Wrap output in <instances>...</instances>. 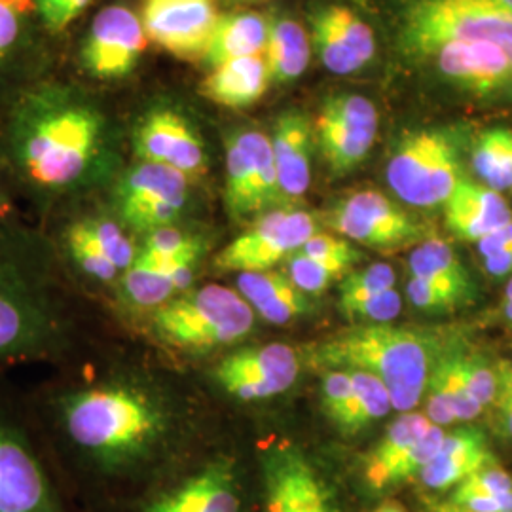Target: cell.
I'll return each mask as SVG.
<instances>
[{"label": "cell", "instance_id": "54", "mask_svg": "<svg viewBox=\"0 0 512 512\" xmlns=\"http://www.w3.org/2000/svg\"><path fill=\"white\" fill-rule=\"evenodd\" d=\"M427 512H454L448 501H425Z\"/></svg>", "mask_w": 512, "mask_h": 512}, {"label": "cell", "instance_id": "11", "mask_svg": "<svg viewBox=\"0 0 512 512\" xmlns=\"http://www.w3.org/2000/svg\"><path fill=\"white\" fill-rule=\"evenodd\" d=\"M459 179L458 150L435 129L406 135L387 164V183L395 196L420 209L444 205Z\"/></svg>", "mask_w": 512, "mask_h": 512}, {"label": "cell", "instance_id": "12", "mask_svg": "<svg viewBox=\"0 0 512 512\" xmlns=\"http://www.w3.org/2000/svg\"><path fill=\"white\" fill-rule=\"evenodd\" d=\"M412 52L446 40L486 42L512 55V14L495 0H418L406 16Z\"/></svg>", "mask_w": 512, "mask_h": 512}, {"label": "cell", "instance_id": "41", "mask_svg": "<svg viewBox=\"0 0 512 512\" xmlns=\"http://www.w3.org/2000/svg\"><path fill=\"white\" fill-rule=\"evenodd\" d=\"M461 365L465 372V380L473 393L476 401L482 408H488L494 404L495 391H497V376L495 366L486 363L478 355L461 353Z\"/></svg>", "mask_w": 512, "mask_h": 512}, {"label": "cell", "instance_id": "53", "mask_svg": "<svg viewBox=\"0 0 512 512\" xmlns=\"http://www.w3.org/2000/svg\"><path fill=\"white\" fill-rule=\"evenodd\" d=\"M92 0H67V8H65V25L69 27L73 23L74 19L78 18L86 6L90 4Z\"/></svg>", "mask_w": 512, "mask_h": 512}, {"label": "cell", "instance_id": "37", "mask_svg": "<svg viewBox=\"0 0 512 512\" xmlns=\"http://www.w3.org/2000/svg\"><path fill=\"white\" fill-rule=\"evenodd\" d=\"M285 266V274L291 277L294 285L308 294H321L329 289L336 279H344L349 274V264L329 262L321 258L294 253L289 256Z\"/></svg>", "mask_w": 512, "mask_h": 512}, {"label": "cell", "instance_id": "2", "mask_svg": "<svg viewBox=\"0 0 512 512\" xmlns=\"http://www.w3.org/2000/svg\"><path fill=\"white\" fill-rule=\"evenodd\" d=\"M118 327L74 283L44 228L0 222V374L61 365Z\"/></svg>", "mask_w": 512, "mask_h": 512}, {"label": "cell", "instance_id": "46", "mask_svg": "<svg viewBox=\"0 0 512 512\" xmlns=\"http://www.w3.org/2000/svg\"><path fill=\"white\" fill-rule=\"evenodd\" d=\"M353 395V378L349 370H329L323 378V408L332 423L346 410Z\"/></svg>", "mask_w": 512, "mask_h": 512}, {"label": "cell", "instance_id": "38", "mask_svg": "<svg viewBox=\"0 0 512 512\" xmlns=\"http://www.w3.org/2000/svg\"><path fill=\"white\" fill-rule=\"evenodd\" d=\"M340 308L351 321L361 319V321H368L370 325H385L401 315L403 298L399 291L391 289V291L366 296L359 300L340 302Z\"/></svg>", "mask_w": 512, "mask_h": 512}, {"label": "cell", "instance_id": "1", "mask_svg": "<svg viewBox=\"0 0 512 512\" xmlns=\"http://www.w3.org/2000/svg\"><path fill=\"white\" fill-rule=\"evenodd\" d=\"M183 370L118 327L25 387L42 450L74 511H110L190 458L186 410L171 387Z\"/></svg>", "mask_w": 512, "mask_h": 512}, {"label": "cell", "instance_id": "7", "mask_svg": "<svg viewBox=\"0 0 512 512\" xmlns=\"http://www.w3.org/2000/svg\"><path fill=\"white\" fill-rule=\"evenodd\" d=\"M211 245L203 232L184 224L143 236L133 266L110 300L114 319L137 332L152 311L196 287Z\"/></svg>", "mask_w": 512, "mask_h": 512}, {"label": "cell", "instance_id": "18", "mask_svg": "<svg viewBox=\"0 0 512 512\" xmlns=\"http://www.w3.org/2000/svg\"><path fill=\"white\" fill-rule=\"evenodd\" d=\"M133 160L169 165L200 183L209 173L202 135L181 112L167 107L148 110L131 131Z\"/></svg>", "mask_w": 512, "mask_h": 512}, {"label": "cell", "instance_id": "13", "mask_svg": "<svg viewBox=\"0 0 512 512\" xmlns=\"http://www.w3.org/2000/svg\"><path fill=\"white\" fill-rule=\"evenodd\" d=\"M317 234L315 217L294 207H277L253 220L239 236L211 256L217 274L268 272Z\"/></svg>", "mask_w": 512, "mask_h": 512}, {"label": "cell", "instance_id": "55", "mask_svg": "<svg viewBox=\"0 0 512 512\" xmlns=\"http://www.w3.org/2000/svg\"><path fill=\"white\" fill-rule=\"evenodd\" d=\"M370 512H406L404 511L401 503H395V501H385L382 505H378L374 511Z\"/></svg>", "mask_w": 512, "mask_h": 512}, {"label": "cell", "instance_id": "59", "mask_svg": "<svg viewBox=\"0 0 512 512\" xmlns=\"http://www.w3.org/2000/svg\"><path fill=\"white\" fill-rule=\"evenodd\" d=\"M234 2H260V0H234Z\"/></svg>", "mask_w": 512, "mask_h": 512}, {"label": "cell", "instance_id": "8", "mask_svg": "<svg viewBox=\"0 0 512 512\" xmlns=\"http://www.w3.org/2000/svg\"><path fill=\"white\" fill-rule=\"evenodd\" d=\"M0 512H76L42 450L25 387L0 374Z\"/></svg>", "mask_w": 512, "mask_h": 512}, {"label": "cell", "instance_id": "58", "mask_svg": "<svg viewBox=\"0 0 512 512\" xmlns=\"http://www.w3.org/2000/svg\"><path fill=\"white\" fill-rule=\"evenodd\" d=\"M505 300H512V277L511 281L507 283V289H505Z\"/></svg>", "mask_w": 512, "mask_h": 512}, {"label": "cell", "instance_id": "36", "mask_svg": "<svg viewBox=\"0 0 512 512\" xmlns=\"http://www.w3.org/2000/svg\"><path fill=\"white\" fill-rule=\"evenodd\" d=\"M429 382L442 389V393L452 404V410L458 421H473L482 414L484 408L476 401L469 389L463 365H461V353L458 351L439 355L429 374Z\"/></svg>", "mask_w": 512, "mask_h": 512}, {"label": "cell", "instance_id": "29", "mask_svg": "<svg viewBox=\"0 0 512 512\" xmlns=\"http://www.w3.org/2000/svg\"><path fill=\"white\" fill-rule=\"evenodd\" d=\"M270 35V21L256 12H238L220 16L217 29L203 55V63L215 69L222 63L264 55Z\"/></svg>", "mask_w": 512, "mask_h": 512}, {"label": "cell", "instance_id": "34", "mask_svg": "<svg viewBox=\"0 0 512 512\" xmlns=\"http://www.w3.org/2000/svg\"><path fill=\"white\" fill-rule=\"evenodd\" d=\"M236 135L243 148L247 150V156L251 162L256 217H260L285 203L279 188L277 169H275L272 139L266 133L256 129H239Z\"/></svg>", "mask_w": 512, "mask_h": 512}, {"label": "cell", "instance_id": "33", "mask_svg": "<svg viewBox=\"0 0 512 512\" xmlns=\"http://www.w3.org/2000/svg\"><path fill=\"white\" fill-rule=\"evenodd\" d=\"M353 378V395L349 399L346 410L334 423L344 435L353 437L365 431L368 425L374 421L382 420L393 410L391 395L387 391L384 382H380L376 376L361 372V370H349Z\"/></svg>", "mask_w": 512, "mask_h": 512}, {"label": "cell", "instance_id": "48", "mask_svg": "<svg viewBox=\"0 0 512 512\" xmlns=\"http://www.w3.org/2000/svg\"><path fill=\"white\" fill-rule=\"evenodd\" d=\"M427 399H425V416L433 425L439 427H448L452 423H456L458 418L452 410V404L446 399V395L442 393V389L431 382H427Z\"/></svg>", "mask_w": 512, "mask_h": 512}, {"label": "cell", "instance_id": "9", "mask_svg": "<svg viewBox=\"0 0 512 512\" xmlns=\"http://www.w3.org/2000/svg\"><path fill=\"white\" fill-rule=\"evenodd\" d=\"M239 461L226 448L196 452L143 494L107 512H243Z\"/></svg>", "mask_w": 512, "mask_h": 512}, {"label": "cell", "instance_id": "44", "mask_svg": "<svg viewBox=\"0 0 512 512\" xmlns=\"http://www.w3.org/2000/svg\"><path fill=\"white\" fill-rule=\"evenodd\" d=\"M302 255L313 256V258H321V260H329V262H344V264H355L361 253L349 243L348 239L342 236H334L327 232H317L313 234L298 251Z\"/></svg>", "mask_w": 512, "mask_h": 512}, {"label": "cell", "instance_id": "14", "mask_svg": "<svg viewBox=\"0 0 512 512\" xmlns=\"http://www.w3.org/2000/svg\"><path fill=\"white\" fill-rule=\"evenodd\" d=\"M300 359L291 346H238L211 359L203 382L234 403H258L287 391L298 378Z\"/></svg>", "mask_w": 512, "mask_h": 512}, {"label": "cell", "instance_id": "3", "mask_svg": "<svg viewBox=\"0 0 512 512\" xmlns=\"http://www.w3.org/2000/svg\"><path fill=\"white\" fill-rule=\"evenodd\" d=\"M0 164L12 188L57 215L105 196L126 162L103 110L69 88H42L14 110Z\"/></svg>", "mask_w": 512, "mask_h": 512}, {"label": "cell", "instance_id": "43", "mask_svg": "<svg viewBox=\"0 0 512 512\" xmlns=\"http://www.w3.org/2000/svg\"><path fill=\"white\" fill-rule=\"evenodd\" d=\"M494 366L497 376V391L492 404L495 431L503 439L512 440V361H497Z\"/></svg>", "mask_w": 512, "mask_h": 512}, {"label": "cell", "instance_id": "57", "mask_svg": "<svg viewBox=\"0 0 512 512\" xmlns=\"http://www.w3.org/2000/svg\"><path fill=\"white\" fill-rule=\"evenodd\" d=\"M501 8H505L507 12H511L512 14V0H495Z\"/></svg>", "mask_w": 512, "mask_h": 512}, {"label": "cell", "instance_id": "32", "mask_svg": "<svg viewBox=\"0 0 512 512\" xmlns=\"http://www.w3.org/2000/svg\"><path fill=\"white\" fill-rule=\"evenodd\" d=\"M222 202L228 219L247 222L256 219L251 162L236 133L224 139V186Z\"/></svg>", "mask_w": 512, "mask_h": 512}, {"label": "cell", "instance_id": "50", "mask_svg": "<svg viewBox=\"0 0 512 512\" xmlns=\"http://www.w3.org/2000/svg\"><path fill=\"white\" fill-rule=\"evenodd\" d=\"M476 247H478V253L482 255V258L495 255V253H499V251H503L507 247H512V220L507 222L505 226L497 228L495 232H492L490 236H486L482 241H478Z\"/></svg>", "mask_w": 512, "mask_h": 512}, {"label": "cell", "instance_id": "31", "mask_svg": "<svg viewBox=\"0 0 512 512\" xmlns=\"http://www.w3.org/2000/svg\"><path fill=\"white\" fill-rule=\"evenodd\" d=\"M264 59L275 82L287 84L298 80L306 73L311 59V40L306 29L294 19L270 21Z\"/></svg>", "mask_w": 512, "mask_h": 512}, {"label": "cell", "instance_id": "28", "mask_svg": "<svg viewBox=\"0 0 512 512\" xmlns=\"http://www.w3.org/2000/svg\"><path fill=\"white\" fill-rule=\"evenodd\" d=\"M272 76L264 55L241 57L211 69L202 82V93L228 109H247L268 92Z\"/></svg>", "mask_w": 512, "mask_h": 512}, {"label": "cell", "instance_id": "5", "mask_svg": "<svg viewBox=\"0 0 512 512\" xmlns=\"http://www.w3.org/2000/svg\"><path fill=\"white\" fill-rule=\"evenodd\" d=\"M311 361L330 370H361L384 382L393 408L412 412L425 395L429 374L439 359L429 332L385 325H363L334 334L313 346Z\"/></svg>", "mask_w": 512, "mask_h": 512}, {"label": "cell", "instance_id": "4", "mask_svg": "<svg viewBox=\"0 0 512 512\" xmlns=\"http://www.w3.org/2000/svg\"><path fill=\"white\" fill-rule=\"evenodd\" d=\"M255 323V310L236 287L213 281L198 283L152 311L133 334L181 365L211 361L238 348Z\"/></svg>", "mask_w": 512, "mask_h": 512}, {"label": "cell", "instance_id": "35", "mask_svg": "<svg viewBox=\"0 0 512 512\" xmlns=\"http://www.w3.org/2000/svg\"><path fill=\"white\" fill-rule=\"evenodd\" d=\"M473 167L478 179L497 192L512 188V131L495 128L476 139Z\"/></svg>", "mask_w": 512, "mask_h": 512}, {"label": "cell", "instance_id": "40", "mask_svg": "<svg viewBox=\"0 0 512 512\" xmlns=\"http://www.w3.org/2000/svg\"><path fill=\"white\" fill-rule=\"evenodd\" d=\"M33 12L35 0H0V63L18 48Z\"/></svg>", "mask_w": 512, "mask_h": 512}, {"label": "cell", "instance_id": "39", "mask_svg": "<svg viewBox=\"0 0 512 512\" xmlns=\"http://www.w3.org/2000/svg\"><path fill=\"white\" fill-rule=\"evenodd\" d=\"M391 289H395V270L389 264H372L363 270L349 272L342 279L340 302L359 300Z\"/></svg>", "mask_w": 512, "mask_h": 512}, {"label": "cell", "instance_id": "24", "mask_svg": "<svg viewBox=\"0 0 512 512\" xmlns=\"http://www.w3.org/2000/svg\"><path fill=\"white\" fill-rule=\"evenodd\" d=\"M497 463L482 431L461 427L440 444L437 456L418 475L421 486L433 492H450L486 465Z\"/></svg>", "mask_w": 512, "mask_h": 512}, {"label": "cell", "instance_id": "23", "mask_svg": "<svg viewBox=\"0 0 512 512\" xmlns=\"http://www.w3.org/2000/svg\"><path fill=\"white\" fill-rule=\"evenodd\" d=\"M446 228L469 243H478L512 220L509 202L494 188L465 177L442 205Z\"/></svg>", "mask_w": 512, "mask_h": 512}, {"label": "cell", "instance_id": "20", "mask_svg": "<svg viewBox=\"0 0 512 512\" xmlns=\"http://www.w3.org/2000/svg\"><path fill=\"white\" fill-rule=\"evenodd\" d=\"M143 27L148 40L179 59H203L217 29V0H145Z\"/></svg>", "mask_w": 512, "mask_h": 512}, {"label": "cell", "instance_id": "45", "mask_svg": "<svg viewBox=\"0 0 512 512\" xmlns=\"http://www.w3.org/2000/svg\"><path fill=\"white\" fill-rule=\"evenodd\" d=\"M512 476L499 465L492 463L476 471L465 482H461L458 488L452 490V494H511Z\"/></svg>", "mask_w": 512, "mask_h": 512}, {"label": "cell", "instance_id": "21", "mask_svg": "<svg viewBox=\"0 0 512 512\" xmlns=\"http://www.w3.org/2000/svg\"><path fill=\"white\" fill-rule=\"evenodd\" d=\"M446 80L475 93L499 92L512 86V55L486 42L446 40L418 52Z\"/></svg>", "mask_w": 512, "mask_h": 512}, {"label": "cell", "instance_id": "27", "mask_svg": "<svg viewBox=\"0 0 512 512\" xmlns=\"http://www.w3.org/2000/svg\"><path fill=\"white\" fill-rule=\"evenodd\" d=\"M236 291L272 325H287L311 310L310 296L302 293L285 272L238 274Z\"/></svg>", "mask_w": 512, "mask_h": 512}, {"label": "cell", "instance_id": "22", "mask_svg": "<svg viewBox=\"0 0 512 512\" xmlns=\"http://www.w3.org/2000/svg\"><path fill=\"white\" fill-rule=\"evenodd\" d=\"M311 29V46L332 74L357 73L376 52V38L370 25L346 6H325L315 14Z\"/></svg>", "mask_w": 512, "mask_h": 512}, {"label": "cell", "instance_id": "15", "mask_svg": "<svg viewBox=\"0 0 512 512\" xmlns=\"http://www.w3.org/2000/svg\"><path fill=\"white\" fill-rule=\"evenodd\" d=\"M325 222L338 236L380 253H395L421 243L425 228L378 190H359L336 203Z\"/></svg>", "mask_w": 512, "mask_h": 512}, {"label": "cell", "instance_id": "25", "mask_svg": "<svg viewBox=\"0 0 512 512\" xmlns=\"http://www.w3.org/2000/svg\"><path fill=\"white\" fill-rule=\"evenodd\" d=\"M270 139L283 202H296L308 192L311 183L313 128L310 120L298 110H287L277 118Z\"/></svg>", "mask_w": 512, "mask_h": 512}, {"label": "cell", "instance_id": "51", "mask_svg": "<svg viewBox=\"0 0 512 512\" xmlns=\"http://www.w3.org/2000/svg\"><path fill=\"white\" fill-rule=\"evenodd\" d=\"M16 219H19V217L16 200H14V188L8 181V175H6L4 167L0 164V222Z\"/></svg>", "mask_w": 512, "mask_h": 512}, {"label": "cell", "instance_id": "49", "mask_svg": "<svg viewBox=\"0 0 512 512\" xmlns=\"http://www.w3.org/2000/svg\"><path fill=\"white\" fill-rule=\"evenodd\" d=\"M37 2V14L52 31H63L65 25V8L67 0H35Z\"/></svg>", "mask_w": 512, "mask_h": 512}, {"label": "cell", "instance_id": "10", "mask_svg": "<svg viewBox=\"0 0 512 512\" xmlns=\"http://www.w3.org/2000/svg\"><path fill=\"white\" fill-rule=\"evenodd\" d=\"M194 181L169 165L131 160L105 194L112 213L141 239L181 226L192 203Z\"/></svg>", "mask_w": 512, "mask_h": 512}, {"label": "cell", "instance_id": "19", "mask_svg": "<svg viewBox=\"0 0 512 512\" xmlns=\"http://www.w3.org/2000/svg\"><path fill=\"white\" fill-rule=\"evenodd\" d=\"M143 19L128 6L103 8L82 42V65L97 80H122L147 50Z\"/></svg>", "mask_w": 512, "mask_h": 512}, {"label": "cell", "instance_id": "56", "mask_svg": "<svg viewBox=\"0 0 512 512\" xmlns=\"http://www.w3.org/2000/svg\"><path fill=\"white\" fill-rule=\"evenodd\" d=\"M503 313L509 321H512V300H503Z\"/></svg>", "mask_w": 512, "mask_h": 512}, {"label": "cell", "instance_id": "52", "mask_svg": "<svg viewBox=\"0 0 512 512\" xmlns=\"http://www.w3.org/2000/svg\"><path fill=\"white\" fill-rule=\"evenodd\" d=\"M484 270L494 277H507L512 274V247H507L495 255L484 256Z\"/></svg>", "mask_w": 512, "mask_h": 512}, {"label": "cell", "instance_id": "42", "mask_svg": "<svg viewBox=\"0 0 512 512\" xmlns=\"http://www.w3.org/2000/svg\"><path fill=\"white\" fill-rule=\"evenodd\" d=\"M406 294L414 308L427 313H446L465 304L456 294L448 293L437 285L427 283L418 277H410L406 285Z\"/></svg>", "mask_w": 512, "mask_h": 512}, {"label": "cell", "instance_id": "6", "mask_svg": "<svg viewBox=\"0 0 512 512\" xmlns=\"http://www.w3.org/2000/svg\"><path fill=\"white\" fill-rule=\"evenodd\" d=\"M44 228L74 283L109 308L110 300L135 262L139 241L118 219L105 196L73 205Z\"/></svg>", "mask_w": 512, "mask_h": 512}, {"label": "cell", "instance_id": "26", "mask_svg": "<svg viewBox=\"0 0 512 512\" xmlns=\"http://www.w3.org/2000/svg\"><path fill=\"white\" fill-rule=\"evenodd\" d=\"M431 425L433 423L427 420L425 414L416 412H404L389 425L382 440L366 458L363 478L372 492L382 494L399 486V473L404 461L410 456L416 442L431 429Z\"/></svg>", "mask_w": 512, "mask_h": 512}, {"label": "cell", "instance_id": "17", "mask_svg": "<svg viewBox=\"0 0 512 512\" xmlns=\"http://www.w3.org/2000/svg\"><path fill=\"white\" fill-rule=\"evenodd\" d=\"M313 135L323 160L336 177L348 175L365 162L378 135V110L370 99L355 93L325 101L315 120Z\"/></svg>", "mask_w": 512, "mask_h": 512}, {"label": "cell", "instance_id": "30", "mask_svg": "<svg viewBox=\"0 0 512 512\" xmlns=\"http://www.w3.org/2000/svg\"><path fill=\"white\" fill-rule=\"evenodd\" d=\"M408 270L412 277L433 283L448 293L456 294L465 304L475 296V283L459 260L456 251L439 238L423 239L410 253Z\"/></svg>", "mask_w": 512, "mask_h": 512}, {"label": "cell", "instance_id": "47", "mask_svg": "<svg viewBox=\"0 0 512 512\" xmlns=\"http://www.w3.org/2000/svg\"><path fill=\"white\" fill-rule=\"evenodd\" d=\"M450 503L469 512H512L511 494H450Z\"/></svg>", "mask_w": 512, "mask_h": 512}, {"label": "cell", "instance_id": "16", "mask_svg": "<svg viewBox=\"0 0 512 512\" xmlns=\"http://www.w3.org/2000/svg\"><path fill=\"white\" fill-rule=\"evenodd\" d=\"M262 512H340L321 471L294 442L283 440L260 452Z\"/></svg>", "mask_w": 512, "mask_h": 512}]
</instances>
